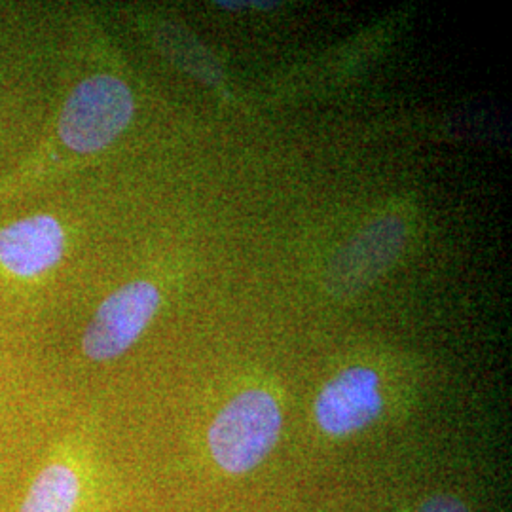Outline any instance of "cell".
Masks as SVG:
<instances>
[{"instance_id": "cell-3", "label": "cell", "mask_w": 512, "mask_h": 512, "mask_svg": "<svg viewBox=\"0 0 512 512\" xmlns=\"http://www.w3.org/2000/svg\"><path fill=\"white\" fill-rule=\"evenodd\" d=\"M162 296L148 281H131L107 296L84 332L82 349L92 361H110L126 353L147 329Z\"/></svg>"}, {"instance_id": "cell-5", "label": "cell", "mask_w": 512, "mask_h": 512, "mask_svg": "<svg viewBox=\"0 0 512 512\" xmlns=\"http://www.w3.org/2000/svg\"><path fill=\"white\" fill-rule=\"evenodd\" d=\"M63 226L50 215L16 220L0 230V264L18 277H37L61 260Z\"/></svg>"}, {"instance_id": "cell-7", "label": "cell", "mask_w": 512, "mask_h": 512, "mask_svg": "<svg viewBox=\"0 0 512 512\" xmlns=\"http://www.w3.org/2000/svg\"><path fill=\"white\" fill-rule=\"evenodd\" d=\"M418 512H469V509L452 495H437L427 499Z\"/></svg>"}, {"instance_id": "cell-6", "label": "cell", "mask_w": 512, "mask_h": 512, "mask_svg": "<svg viewBox=\"0 0 512 512\" xmlns=\"http://www.w3.org/2000/svg\"><path fill=\"white\" fill-rule=\"evenodd\" d=\"M82 482L71 463L54 461L40 469L19 512H74Z\"/></svg>"}, {"instance_id": "cell-4", "label": "cell", "mask_w": 512, "mask_h": 512, "mask_svg": "<svg viewBox=\"0 0 512 512\" xmlns=\"http://www.w3.org/2000/svg\"><path fill=\"white\" fill-rule=\"evenodd\" d=\"M382 408L378 374L366 366H351L321 389L315 420L330 437H348L376 420Z\"/></svg>"}, {"instance_id": "cell-2", "label": "cell", "mask_w": 512, "mask_h": 512, "mask_svg": "<svg viewBox=\"0 0 512 512\" xmlns=\"http://www.w3.org/2000/svg\"><path fill=\"white\" fill-rule=\"evenodd\" d=\"M133 112L135 101L128 84L112 74H95L67 97L59 118V137L74 152H99L126 131Z\"/></svg>"}, {"instance_id": "cell-1", "label": "cell", "mask_w": 512, "mask_h": 512, "mask_svg": "<svg viewBox=\"0 0 512 512\" xmlns=\"http://www.w3.org/2000/svg\"><path fill=\"white\" fill-rule=\"evenodd\" d=\"M283 414L274 395L247 389L226 404L209 427V450L228 475H245L274 450Z\"/></svg>"}]
</instances>
